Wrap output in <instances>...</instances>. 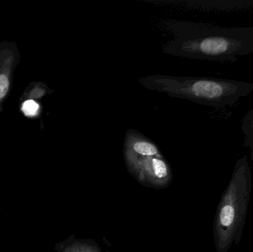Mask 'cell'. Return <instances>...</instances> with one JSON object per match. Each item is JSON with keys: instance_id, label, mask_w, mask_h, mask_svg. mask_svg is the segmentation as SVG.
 Listing matches in <instances>:
<instances>
[{"instance_id": "obj_1", "label": "cell", "mask_w": 253, "mask_h": 252, "mask_svg": "<svg viewBox=\"0 0 253 252\" xmlns=\"http://www.w3.org/2000/svg\"><path fill=\"white\" fill-rule=\"evenodd\" d=\"M253 177L248 155L241 157L231 179L217 206L213 225L214 244L217 252H229L233 244L242 241L249 213Z\"/></svg>"}, {"instance_id": "obj_2", "label": "cell", "mask_w": 253, "mask_h": 252, "mask_svg": "<svg viewBox=\"0 0 253 252\" xmlns=\"http://www.w3.org/2000/svg\"><path fill=\"white\" fill-rule=\"evenodd\" d=\"M138 161H131V173L141 184L147 187L162 189L169 186L171 174L163 160L156 157L141 156Z\"/></svg>"}, {"instance_id": "obj_3", "label": "cell", "mask_w": 253, "mask_h": 252, "mask_svg": "<svg viewBox=\"0 0 253 252\" xmlns=\"http://www.w3.org/2000/svg\"><path fill=\"white\" fill-rule=\"evenodd\" d=\"M242 130L245 136L244 145L251 149V158L253 161V107L242 118Z\"/></svg>"}, {"instance_id": "obj_4", "label": "cell", "mask_w": 253, "mask_h": 252, "mask_svg": "<svg viewBox=\"0 0 253 252\" xmlns=\"http://www.w3.org/2000/svg\"><path fill=\"white\" fill-rule=\"evenodd\" d=\"M55 250L58 252H99L97 250V247L93 246L85 245L77 241H65L61 244H56Z\"/></svg>"}, {"instance_id": "obj_5", "label": "cell", "mask_w": 253, "mask_h": 252, "mask_svg": "<svg viewBox=\"0 0 253 252\" xmlns=\"http://www.w3.org/2000/svg\"><path fill=\"white\" fill-rule=\"evenodd\" d=\"M134 152L141 156L154 157L158 155L159 151L153 144L147 142H138L132 146Z\"/></svg>"}, {"instance_id": "obj_6", "label": "cell", "mask_w": 253, "mask_h": 252, "mask_svg": "<svg viewBox=\"0 0 253 252\" xmlns=\"http://www.w3.org/2000/svg\"><path fill=\"white\" fill-rule=\"evenodd\" d=\"M22 110L28 116H34L38 112V104L33 100L26 101L22 105Z\"/></svg>"}, {"instance_id": "obj_7", "label": "cell", "mask_w": 253, "mask_h": 252, "mask_svg": "<svg viewBox=\"0 0 253 252\" xmlns=\"http://www.w3.org/2000/svg\"><path fill=\"white\" fill-rule=\"evenodd\" d=\"M10 82L8 78L4 74H0V99H4L8 92Z\"/></svg>"}]
</instances>
